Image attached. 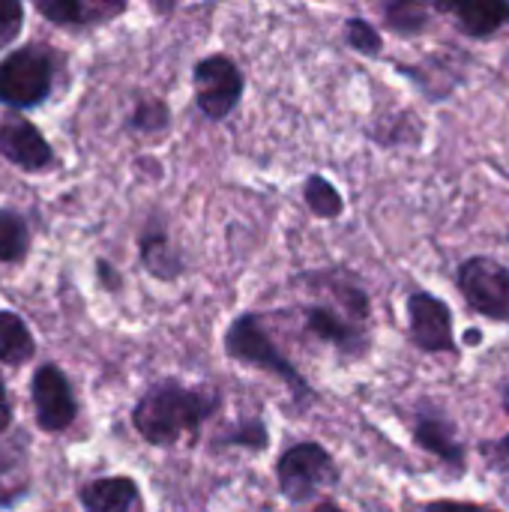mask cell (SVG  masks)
I'll use <instances>...</instances> for the list:
<instances>
[{"label": "cell", "instance_id": "6da1fadb", "mask_svg": "<svg viewBox=\"0 0 509 512\" xmlns=\"http://www.w3.org/2000/svg\"><path fill=\"white\" fill-rule=\"evenodd\" d=\"M210 411L213 399L201 396L198 390H186L180 381H159L138 399L132 423L147 444L174 447L186 438H198V429Z\"/></svg>", "mask_w": 509, "mask_h": 512}, {"label": "cell", "instance_id": "7a4b0ae2", "mask_svg": "<svg viewBox=\"0 0 509 512\" xmlns=\"http://www.w3.org/2000/svg\"><path fill=\"white\" fill-rule=\"evenodd\" d=\"M225 351L237 363H246V366H255L261 372H270V375L282 378L294 390L297 399H312V390L303 381V375L294 369V363L285 354H279V348L273 345V339L267 336V330L261 327V321L255 315H243L228 327Z\"/></svg>", "mask_w": 509, "mask_h": 512}, {"label": "cell", "instance_id": "3957f363", "mask_svg": "<svg viewBox=\"0 0 509 512\" xmlns=\"http://www.w3.org/2000/svg\"><path fill=\"white\" fill-rule=\"evenodd\" d=\"M51 57L33 45L0 60V102L12 108L39 105L51 90Z\"/></svg>", "mask_w": 509, "mask_h": 512}, {"label": "cell", "instance_id": "277c9868", "mask_svg": "<svg viewBox=\"0 0 509 512\" xmlns=\"http://www.w3.org/2000/svg\"><path fill=\"white\" fill-rule=\"evenodd\" d=\"M279 474V489L288 501L303 504L309 501L318 489L336 483V465L333 456L321 444H297L285 450V456L276 465Z\"/></svg>", "mask_w": 509, "mask_h": 512}, {"label": "cell", "instance_id": "5b68a950", "mask_svg": "<svg viewBox=\"0 0 509 512\" xmlns=\"http://www.w3.org/2000/svg\"><path fill=\"white\" fill-rule=\"evenodd\" d=\"M459 291L474 312L509 324V267L495 258H471L459 270Z\"/></svg>", "mask_w": 509, "mask_h": 512}, {"label": "cell", "instance_id": "8992f818", "mask_svg": "<svg viewBox=\"0 0 509 512\" xmlns=\"http://www.w3.org/2000/svg\"><path fill=\"white\" fill-rule=\"evenodd\" d=\"M192 84H195L198 108L213 120L228 117L243 96V75L234 66V60L222 54L204 57L192 72Z\"/></svg>", "mask_w": 509, "mask_h": 512}, {"label": "cell", "instance_id": "52a82bcc", "mask_svg": "<svg viewBox=\"0 0 509 512\" xmlns=\"http://www.w3.org/2000/svg\"><path fill=\"white\" fill-rule=\"evenodd\" d=\"M408 321H411V342L426 354L453 351V315L444 300L417 291L408 297Z\"/></svg>", "mask_w": 509, "mask_h": 512}, {"label": "cell", "instance_id": "ba28073f", "mask_svg": "<svg viewBox=\"0 0 509 512\" xmlns=\"http://www.w3.org/2000/svg\"><path fill=\"white\" fill-rule=\"evenodd\" d=\"M33 405L36 420L45 432H63L75 420V399L69 390V381L57 366H42L33 375Z\"/></svg>", "mask_w": 509, "mask_h": 512}, {"label": "cell", "instance_id": "9c48e42d", "mask_svg": "<svg viewBox=\"0 0 509 512\" xmlns=\"http://www.w3.org/2000/svg\"><path fill=\"white\" fill-rule=\"evenodd\" d=\"M0 153L24 171H42L54 159L42 132L21 114H0Z\"/></svg>", "mask_w": 509, "mask_h": 512}, {"label": "cell", "instance_id": "30bf717a", "mask_svg": "<svg viewBox=\"0 0 509 512\" xmlns=\"http://www.w3.org/2000/svg\"><path fill=\"white\" fill-rule=\"evenodd\" d=\"M84 512H138V486L129 477H102L81 489Z\"/></svg>", "mask_w": 509, "mask_h": 512}, {"label": "cell", "instance_id": "8fae6325", "mask_svg": "<svg viewBox=\"0 0 509 512\" xmlns=\"http://www.w3.org/2000/svg\"><path fill=\"white\" fill-rule=\"evenodd\" d=\"M306 327H309L312 336L330 342L333 348H339L345 354H360L366 348V333L360 327H354L351 321H345L333 309H324V306L309 309L306 312Z\"/></svg>", "mask_w": 509, "mask_h": 512}, {"label": "cell", "instance_id": "7c38bea8", "mask_svg": "<svg viewBox=\"0 0 509 512\" xmlns=\"http://www.w3.org/2000/svg\"><path fill=\"white\" fill-rule=\"evenodd\" d=\"M36 12L51 18L54 24H99L123 12V3H96V0H39Z\"/></svg>", "mask_w": 509, "mask_h": 512}, {"label": "cell", "instance_id": "4fadbf2b", "mask_svg": "<svg viewBox=\"0 0 509 512\" xmlns=\"http://www.w3.org/2000/svg\"><path fill=\"white\" fill-rule=\"evenodd\" d=\"M438 9L453 12L459 18V27L477 39L492 36L509 21V3H498V0H492V3H444Z\"/></svg>", "mask_w": 509, "mask_h": 512}, {"label": "cell", "instance_id": "5bb4252c", "mask_svg": "<svg viewBox=\"0 0 509 512\" xmlns=\"http://www.w3.org/2000/svg\"><path fill=\"white\" fill-rule=\"evenodd\" d=\"M414 438H417V444H420L423 450L435 453L438 459H444V462H450V465H456V468L465 465V447L459 444L453 426H450L444 417H435V414L420 417V423H417V429H414Z\"/></svg>", "mask_w": 509, "mask_h": 512}, {"label": "cell", "instance_id": "9a60e30c", "mask_svg": "<svg viewBox=\"0 0 509 512\" xmlns=\"http://www.w3.org/2000/svg\"><path fill=\"white\" fill-rule=\"evenodd\" d=\"M33 351H36V345H33L27 324L15 312L3 309L0 312V363L21 366L33 357Z\"/></svg>", "mask_w": 509, "mask_h": 512}, {"label": "cell", "instance_id": "2e32d148", "mask_svg": "<svg viewBox=\"0 0 509 512\" xmlns=\"http://www.w3.org/2000/svg\"><path fill=\"white\" fill-rule=\"evenodd\" d=\"M30 246V231L27 222L12 213L0 210V261H21Z\"/></svg>", "mask_w": 509, "mask_h": 512}, {"label": "cell", "instance_id": "e0dca14e", "mask_svg": "<svg viewBox=\"0 0 509 512\" xmlns=\"http://www.w3.org/2000/svg\"><path fill=\"white\" fill-rule=\"evenodd\" d=\"M306 204H309V210L315 213V216H321V219H336L342 210H345V201H342V195L336 192V186L333 183H327L324 177H318V174H312L309 180H306Z\"/></svg>", "mask_w": 509, "mask_h": 512}, {"label": "cell", "instance_id": "ac0fdd59", "mask_svg": "<svg viewBox=\"0 0 509 512\" xmlns=\"http://www.w3.org/2000/svg\"><path fill=\"white\" fill-rule=\"evenodd\" d=\"M384 15L396 33H420L429 21V12L423 9V3H390Z\"/></svg>", "mask_w": 509, "mask_h": 512}, {"label": "cell", "instance_id": "d6986e66", "mask_svg": "<svg viewBox=\"0 0 509 512\" xmlns=\"http://www.w3.org/2000/svg\"><path fill=\"white\" fill-rule=\"evenodd\" d=\"M345 39H348V45H351L354 51H360V54H378V51H381V33H378L369 21H363V18H351V21H348Z\"/></svg>", "mask_w": 509, "mask_h": 512}, {"label": "cell", "instance_id": "ffe728a7", "mask_svg": "<svg viewBox=\"0 0 509 512\" xmlns=\"http://www.w3.org/2000/svg\"><path fill=\"white\" fill-rule=\"evenodd\" d=\"M24 24V6L15 0H0V51L18 39Z\"/></svg>", "mask_w": 509, "mask_h": 512}, {"label": "cell", "instance_id": "44dd1931", "mask_svg": "<svg viewBox=\"0 0 509 512\" xmlns=\"http://www.w3.org/2000/svg\"><path fill=\"white\" fill-rule=\"evenodd\" d=\"M222 444H243V447H252V450H264L270 444V438H267L261 423H243L231 435H225Z\"/></svg>", "mask_w": 509, "mask_h": 512}, {"label": "cell", "instance_id": "7402d4cb", "mask_svg": "<svg viewBox=\"0 0 509 512\" xmlns=\"http://www.w3.org/2000/svg\"><path fill=\"white\" fill-rule=\"evenodd\" d=\"M165 123H168V108L162 102H141L135 117H132V126L135 129H147V132L162 129Z\"/></svg>", "mask_w": 509, "mask_h": 512}, {"label": "cell", "instance_id": "603a6c76", "mask_svg": "<svg viewBox=\"0 0 509 512\" xmlns=\"http://www.w3.org/2000/svg\"><path fill=\"white\" fill-rule=\"evenodd\" d=\"M507 411H509V393H507ZM480 453L486 456V462H489V468H495L498 474H507L509 477V435L507 438H501V441H489V444H483L480 447Z\"/></svg>", "mask_w": 509, "mask_h": 512}, {"label": "cell", "instance_id": "cb8c5ba5", "mask_svg": "<svg viewBox=\"0 0 509 512\" xmlns=\"http://www.w3.org/2000/svg\"><path fill=\"white\" fill-rule=\"evenodd\" d=\"M423 512H501L492 510V507H483V504H474V501H432L426 504Z\"/></svg>", "mask_w": 509, "mask_h": 512}, {"label": "cell", "instance_id": "d4e9b609", "mask_svg": "<svg viewBox=\"0 0 509 512\" xmlns=\"http://www.w3.org/2000/svg\"><path fill=\"white\" fill-rule=\"evenodd\" d=\"M9 423H12V408H9V396H6V390L0 384V432H6Z\"/></svg>", "mask_w": 509, "mask_h": 512}, {"label": "cell", "instance_id": "484cf974", "mask_svg": "<svg viewBox=\"0 0 509 512\" xmlns=\"http://www.w3.org/2000/svg\"><path fill=\"white\" fill-rule=\"evenodd\" d=\"M315 512H342V510H339L336 504H330V501H324V504H318V507H315Z\"/></svg>", "mask_w": 509, "mask_h": 512}, {"label": "cell", "instance_id": "4316f807", "mask_svg": "<svg viewBox=\"0 0 509 512\" xmlns=\"http://www.w3.org/2000/svg\"><path fill=\"white\" fill-rule=\"evenodd\" d=\"M465 339H468V345H471V342L477 345V342H480V333H477V330H468V333H465Z\"/></svg>", "mask_w": 509, "mask_h": 512}]
</instances>
